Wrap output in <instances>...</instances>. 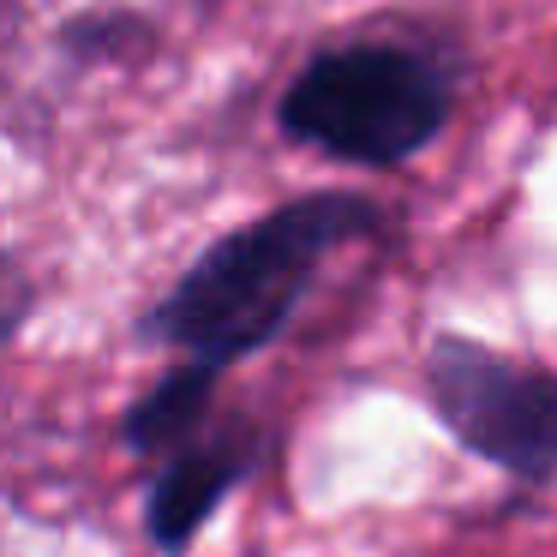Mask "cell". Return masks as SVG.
Instances as JSON below:
<instances>
[{
    "label": "cell",
    "mask_w": 557,
    "mask_h": 557,
    "mask_svg": "<svg viewBox=\"0 0 557 557\" xmlns=\"http://www.w3.org/2000/svg\"><path fill=\"white\" fill-rule=\"evenodd\" d=\"M389 210L354 186H318L270 205L264 216L216 234L169 288L138 318V336L150 348H169L174 360L210 366L228 377L234 366L270 354L300 306L312 300L324 264L354 240L384 234Z\"/></svg>",
    "instance_id": "6da1fadb"
},
{
    "label": "cell",
    "mask_w": 557,
    "mask_h": 557,
    "mask_svg": "<svg viewBox=\"0 0 557 557\" xmlns=\"http://www.w3.org/2000/svg\"><path fill=\"white\" fill-rule=\"evenodd\" d=\"M468 54L449 37H342L300 61L276 97V133L336 169L396 174L449 133Z\"/></svg>",
    "instance_id": "7a4b0ae2"
},
{
    "label": "cell",
    "mask_w": 557,
    "mask_h": 557,
    "mask_svg": "<svg viewBox=\"0 0 557 557\" xmlns=\"http://www.w3.org/2000/svg\"><path fill=\"white\" fill-rule=\"evenodd\" d=\"M425 401L473 461L545 492L557 473V384L545 366L492 348L461 330H437L425 348Z\"/></svg>",
    "instance_id": "3957f363"
},
{
    "label": "cell",
    "mask_w": 557,
    "mask_h": 557,
    "mask_svg": "<svg viewBox=\"0 0 557 557\" xmlns=\"http://www.w3.org/2000/svg\"><path fill=\"white\" fill-rule=\"evenodd\" d=\"M270 437L258 425H216L210 420L193 444L169 449L162 461H150L145 485V533L162 557H186L198 545V533L210 528L222 504L240 485L258 480Z\"/></svg>",
    "instance_id": "277c9868"
},
{
    "label": "cell",
    "mask_w": 557,
    "mask_h": 557,
    "mask_svg": "<svg viewBox=\"0 0 557 557\" xmlns=\"http://www.w3.org/2000/svg\"><path fill=\"white\" fill-rule=\"evenodd\" d=\"M216 389H222V372L210 366H193V360H174L133 408L121 413V444L126 456L138 461H162L169 449L193 444L210 420H216Z\"/></svg>",
    "instance_id": "5b68a950"
},
{
    "label": "cell",
    "mask_w": 557,
    "mask_h": 557,
    "mask_svg": "<svg viewBox=\"0 0 557 557\" xmlns=\"http://www.w3.org/2000/svg\"><path fill=\"white\" fill-rule=\"evenodd\" d=\"M30 318H37V276L13 246H0V354L25 336Z\"/></svg>",
    "instance_id": "8992f818"
}]
</instances>
